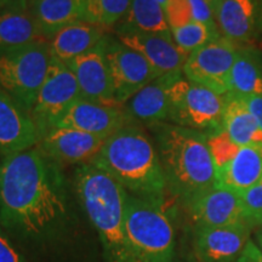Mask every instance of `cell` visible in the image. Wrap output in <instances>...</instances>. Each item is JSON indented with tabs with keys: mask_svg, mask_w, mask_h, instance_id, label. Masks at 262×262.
Wrapping results in <instances>:
<instances>
[{
	"mask_svg": "<svg viewBox=\"0 0 262 262\" xmlns=\"http://www.w3.org/2000/svg\"><path fill=\"white\" fill-rule=\"evenodd\" d=\"M74 222L62 165L38 146L0 159V226L12 239L47 247Z\"/></svg>",
	"mask_w": 262,
	"mask_h": 262,
	"instance_id": "6da1fadb",
	"label": "cell"
},
{
	"mask_svg": "<svg viewBox=\"0 0 262 262\" xmlns=\"http://www.w3.org/2000/svg\"><path fill=\"white\" fill-rule=\"evenodd\" d=\"M93 163L129 194L164 205L165 175L155 142L141 124L131 123L108 137Z\"/></svg>",
	"mask_w": 262,
	"mask_h": 262,
	"instance_id": "7a4b0ae2",
	"label": "cell"
},
{
	"mask_svg": "<svg viewBox=\"0 0 262 262\" xmlns=\"http://www.w3.org/2000/svg\"><path fill=\"white\" fill-rule=\"evenodd\" d=\"M155 139L168 189L185 204L216 185L206 133L171 123L147 125Z\"/></svg>",
	"mask_w": 262,
	"mask_h": 262,
	"instance_id": "3957f363",
	"label": "cell"
},
{
	"mask_svg": "<svg viewBox=\"0 0 262 262\" xmlns=\"http://www.w3.org/2000/svg\"><path fill=\"white\" fill-rule=\"evenodd\" d=\"M74 187L81 208L96 229L106 262H137L124 226L129 193L94 163L78 166Z\"/></svg>",
	"mask_w": 262,
	"mask_h": 262,
	"instance_id": "277c9868",
	"label": "cell"
},
{
	"mask_svg": "<svg viewBox=\"0 0 262 262\" xmlns=\"http://www.w3.org/2000/svg\"><path fill=\"white\" fill-rule=\"evenodd\" d=\"M124 226L137 262H176L175 229L163 204L127 194Z\"/></svg>",
	"mask_w": 262,
	"mask_h": 262,
	"instance_id": "5b68a950",
	"label": "cell"
},
{
	"mask_svg": "<svg viewBox=\"0 0 262 262\" xmlns=\"http://www.w3.org/2000/svg\"><path fill=\"white\" fill-rule=\"evenodd\" d=\"M51 63L49 40L0 49V88L31 112Z\"/></svg>",
	"mask_w": 262,
	"mask_h": 262,
	"instance_id": "8992f818",
	"label": "cell"
},
{
	"mask_svg": "<svg viewBox=\"0 0 262 262\" xmlns=\"http://www.w3.org/2000/svg\"><path fill=\"white\" fill-rule=\"evenodd\" d=\"M225 103V95L180 77L170 89L166 122L202 133H211L222 129Z\"/></svg>",
	"mask_w": 262,
	"mask_h": 262,
	"instance_id": "52a82bcc",
	"label": "cell"
},
{
	"mask_svg": "<svg viewBox=\"0 0 262 262\" xmlns=\"http://www.w3.org/2000/svg\"><path fill=\"white\" fill-rule=\"evenodd\" d=\"M79 98H81L79 86L73 72L68 66L51 58L47 79L29 112L39 141L56 126L61 117Z\"/></svg>",
	"mask_w": 262,
	"mask_h": 262,
	"instance_id": "ba28073f",
	"label": "cell"
},
{
	"mask_svg": "<svg viewBox=\"0 0 262 262\" xmlns=\"http://www.w3.org/2000/svg\"><path fill=\"white\" fill-rule=\"evenodd\" d=\"M106 57L114 100L120 106H125L131 97L158 78L148 61L140 52L123 44L114 33L107 37Z\"/></svg>",
	"mask_w": 262,
	"mask_h": 262,
	"instance_id": "9c48e42d",
	"label": "cell"
},
{
	"mask_svg": "<svg viewBox=\"0 0 262 262\" xmlns=\"http://www.w3.org/2000/svg\"><path fill=\"white\" fill-rule=\"evenodd\" d=\"M237 52V47L226 38L214 39L188 55L182 73L192 83L226 95Z\"/></svg>",
	"mask_w": 262,
	"mask_h": 262,
	"instance_id": "30bf717a",
	"label": "cell"
},
{
	"mask_svg": "<svg viewBox=\"0 0 262 262\" xmlns=\"http://www.w3.org/2000/svg\"><path fill=\"white\" fill-rule=\"evenodd\" d=\"M131 123L135 122L131 119L125 106L104 104L79 98L61 117L56 126L73 127L108 139Z\"/></svg>",
	"mask_w": 262,
	"mask_h": 262,
	"instance_id": "8fae6325",
	"label": "cell"
},
{
	"mask_svg": "<svg viewBox=\"0 0 262 262\" xmlns=\"http://www.w3.org/2000/svg\"><path fill=\"white\" fill-rule=\"evenodd\" d=\"M185 205L194 227L249 225L244 217L241 196L222 186H212Z\"/></svg>",
	"mask_w": 262,
	"mask_h": 262,
	"instance_id": "7c38bea8",
	"label": "cell"
},
{
	"mask_svg": "<svg viewBox=\"0 0 262 262\" xmlns=\"http://www.w3.org/2000/svg\"><path fill=\"white\" fill-rule=\"evenodd\" d=\"M107 37L67 66L77 79L81 98L98 103L118 104L114 100L112 79L106 57Z\"/></svg>",
	"mask_w": 262,
	"mask_h": 262,
	"instance_id": "4fadbf2b",
	"label": "cell"
},
{
	"mask_svg": "<svg viewBox=\"0 0 262 262\" xmlns=\"http://www.w3.org/2000/svg\"><path fill=\"white\" fill-rule=\"evenodd\" d=\"M106 137H101L73 127L56 126L49 131L39 141L38 147L55 162L63 164H83L93 163L101 148Z\"/></svg>",
	"mask_w": 262,
	"mask_h": 262,
	"instance_id": "5bb4252c",
	"label": "cell"
},
{
	"mask_svg": "<svg viewBox=\"0 0 262 262\" xmlns=\"http://www.w3.org/2000/svg\"><path fill=\"white\" fill-rule=\"evenodd\" d=\"M247 224L194 227V251L201 262H237L250 241Z\"/></svg>",
	"mask_w": 262,
	"mask_h": 262,
	"instance_id": "9a60e30c",
	"label": "cell"
},
{
	"mask_svg": "<svg viewBox=\"0 0 262 262\" xmlns=\"http://www.w3.org/2000/svg\"><path fill=\"white\" fill-rule=\"evenodd\" d=\"M123 44L129 47L148 61L158 77L182 72L188 55L173 41L172 35L155 34L143 32H114Z\"/></svg>",
	"mask_w": 262,
	"mask_h": 262,
	"instance_id": "2e32d148",
	"label": "cell"
},
{
	"mask_svg": "<svg viewBox=\"0 0 262 262\" xmlns=\"http://www.w3.org/2000/svg\"><path fill=\"white\" fill-rule=\"evenodd\" d=\"M38 142L31 114L0 88V155L22 152L37 146Z\"/></svg>",
	"mask_w": 262,
	"mask_h": 262,
	"instance_id": "e0dca14e",
	"label": "cell"
},
{
	"mask_svg": "<svg viewBox=\"0 0 262 262\" xmlns=\"http://www.w3.org/2000/svg\"><path fill=\"white\" fill-rule=\"evenodd\" d=\"M212 9L221 37L233 44L256 37L261 17L255 0H216Z\"/></svg>",
	"mask_w": 262,
	"mask_h": 262,
	"instance_id": "ac0fdd59",
	"label": "cell"
},
{
	"mask_svg": "<svg viewBox=\"0 0 262 262\" xmlns=\"http://www.w3.org/2000/svg\"><path fill=\"white\" fill-rule=\"evenodd\" d=\"M182 72L158 77L127 101L125 108L135 123L150 125L168 120L170 89Z\"/></svg>",
	"mask_w": 262,
	"mask_h": 262,
	"instance_id": "d6986e66",
	"label": "cell"
},
{
	"mask_svg": "<svg viewBox=\"0 0 262 262\" xmlns=\"http://www.w3.org/2000/svg\"><path fill=\"white\" fill-rule=\"evenodd\" d=\"M112 31L89 22L79 21L62 28L49 40L51 58L67 66L94 49Z\"/></svg>",
	"mask_w": 262,
	"mask_h": 262,
	"instance_id": "ffe728a7",
	"label": "cell"
},
{
	"mask_svg": "<svg viewBox=\"0 0 262 262\" xmlns=\"http://www.w3.org/2000/svg\"><path fill=\"white\" fill-rule=\"evenodd\" d=\"M84 0H28L27 10L47 40L58 31L83 21Z\"/></svg>",
	"mask_w": 262,
	"mask_h": 262,
	"instance_id": "44dd1931",
	"label": "cell"
},
{
	"mask_svg": "<svg viewBox=\"0 0 262 262\" xmlns=\"http://www.w3.org/2000/svg\"><path fill=\"white\" fill-rule=\"evenodd\" d=\"M262 178V147H242L227 165L216 171V185L238 194Z\"/></svg>",
	"mask_w": 262,
	"mask_h": 262,
	"instance_id": "7402d4cb",
	"label": "cell"
},
{
	"mask_svg": "<svg viewBox=\"0 0 262 262\" xmlns=\"http://www.w3.org/2000/svg\"><path fill=\"white\" fill-rule=\"evenodd\" d=\"M225 100L222 127L229 137L241 147H262V129L243 100L231 93L225 95Z\"/></svg>",
	"mask_w": 262,
	"mask_h": 262,
	"instance_id": "603a6c76",
	"label": "cell"
},
{
	"mask_svg": "<svg viewBox=\"0 0 262 262\" xmlns=\"http://www.w3.org/2000/svg\"><path fill=\"white\" fill-rule=\"evenodd\" d=\"M44 39L28 10L19 6L0 8V49L29 44Z\"/></svg>",
	"mask_w": 262,
	"mask_h": 262,
	"instance_id": "cb8c5ba5",
	"label": "cell"
},
{
	"mask_svg": "<svg viewBox=\"0 0 262 262\" xmlns=\"http://www.w3.org/2000/svg\"><path fill=\"white\" fill-rule=\"evenodd\" d=\"M127 31L171 34L163 6L157 0H131L129 11L114 32Z\"/></svg>",
	"mask_w": 262,
	"mask_h": 262,
	"instance_id": "d4e9b609",
	"label": "cell"
},
{
	"mask_svg": "<svg viewBox=\"0 0 262 262\" xmlns=\"http://www.w3.org/2000/svg\"><path fill=\"white\" fill-rule=\"evenodd\" d=\"M229 93L237 96L262 95V70L257 50L238 49L229 77Z\"/></svg>",
	"mask_w": 262,
	"mask_h": 262,
	"instance_id": "484cf974",
	"label": "cell"
},
{
	"mask_svg": "<svg viewBox=\"0 0 262 262\" xmlns=\"http://www.w3.org/2000/svg\"><path fill=\"white\" fill-rule=\"evenodd\" d=\"M131 0H84L83 21L112 31L130 8Z\"/></svg>",
	"mask_w": 262,
	"mask_h": 262,
	"instance_id": "4316f807",
	"label": "cell"
},
{
	"mask_svg": "<svg viewBox=\"0 0 262 262\" xmlns=\"http://www.w3.org/2000/svg\"><path fill=\"white\" fill-rule=\"evenodd\" d=\"M171 35L175 44L187 55L208 44L209 41L221 37L219 32L196 21H192L191 24L180 28L171 29Z\"/></svg>",
	"mask_w": 262,
	"mask_h": 262,
	"instance_id": "83f0119b",
	"label": "cell"
},
{
	"mask_svg": "<svg viewBox=\"0 0 262 262\" xmlns=\"http://www.w3.org/2000/svg\"><path fill=\"white\" fill-rule=\"evenodd\" d=\"M206 143H208L209 152L211 155L216 171L227 165L242 148L229 137L224 127L206 134Z\"/></svg>",
	"mask_w": 262,
	"mask_h": 262,
	"instance_id": "f1b7e54d",
	"label": "cell"
},
{
	"mask_svg": "<svg viewBox=\"0 0 262 262\" xmlns=\"http://www.w3.org/2000/svg\"><path fill=\"white\" fill-rule=\"evenodd\" d=\"M239 196L249 226L251 228L254 226H262V178Z\"/></svg>",
	"mask_w": 262,
	"mask_h": 262,
	"instance_id": "f546056e",
	"label": "cell"
},
{
	"mask_svg": "<svg viewBox=\"0 0 262 262\" xmlns=\"http://www.w3.org/2000/svg\"><path fill=\"white\" fill-rule=\"evenodd\" d=\"M163 9L170 31L194 21L188 0H168Z\"/></svg>",
	"mask_w": 262,
	"mask_h": 262,
	"instance_id": "4dcf8cb0",
	"label": "cell"
},
{
	"mask_svg": "<svg viewBox=\"0 0 262 262\" xmlns=\"http://www.w3.org/2000/svg\"><path fill=\"white\" fill-rule=\"evenodd\" d=\"M191 5L193 19L196 22H201L210 27L214 31L219 32L214 17V9L208 0H188ZM220 33V32H219Z\"/></svg>",
	"mask_w": 262,
	"mask_h": 262,
	"instance_id": "1f68e13d",
	"label": "cell"
},
{
	"mask_svg": "<svg viewBox=\"0 0 262 262\" xmlns=\"http://www.w3.org/2000/svg\"><path fill=\"white\" fill-rule=\"evenodd\" d=\"M0 262H27L16 247L14 239L0 226Z\"/></svg>",
	"mask_w": 262,
	"mask_h": 262,
	"instance_id": "d6a6232c",
	"label": "cell"
},
{
	"mask_svg": "<svg viewBox=\"0 0 262 262\" xmlns=\"http://www.w3.org/2000/svg\"><path fill=\"white\" fill-rule=\"evenodd\" d=\"M237 96V95H235ZM243 100L249 112L253 114L258 126L262 129V95H250V96H239Z\"/></svg>",
	"mask_w": 262,
	"mask_h": 262,
	"instance_id": "836d02e7",
	"label": "cell"
},
{
	"mask_svg": "<svg viewBox=\"0 0 262 262\" xmlns=\"http://www.w3.org/2000/svg\"><path fill=\"white\" fill-rule=\"evenodd\" d=\"M243 255H245L251 262H262V253L253 241H249L248 244L245 245Z\"/></svg>",
	"mask_w": 262,
	"mask_h": 262,
	"instance_id": "e575fe53",
	"label": "cell"
},
{
	"mask_svg": "<svg viewBox=\"0 0 262 262\" xmlns=\"http://www.w3.org/2000/svg\"><path fill=\"white\" fill-rule=\"evenodd\" d=\"M255 244L257 245V248L262 253V226H258L256 232H255Z\"/></svg>",
	"mask_w": 262,
	"mask_h": 262,
	"instance_id": "d590c367",
	"label": "cell"
},
{
	"mask_svg": "<svg viewBox=\"0 0 262 262\" xmlns=\"http://www.w3.org/2000/svg\"><path fill=\"white\" fill-rule=\"evenodd\" d=\"M11 2L14 3L15 5L21 6V8H24V9H27V2H28V0H11Z\"/></svg>",
	"mask_w": 262,
	"mask_h": 262,
	"instance_id": "8d00e7d4",
	"label": "cell"
},
{
	"mask_svg": "<svg viewBox=\"0 0 262 262\" xmlns=\"http://www.w3.org/2000/svg\"><path fill=\"white\" fill-rule=\"evenodd\" d=\"M3 6H17V5H15L11 0H0V8H3ZM19 8H21V6H19Z\"/></svg>",
	"mask_w": 262,
	"mask_h": 262,
	"instance_id": "74e56055",
	"label": "cell"
},
{
	"mask_svg": "<svg viewBox=\"0 0 262 262\" xmlns=\"http://www.w3.org/2000/svg\"><path fill=\"white\" fill-rule=\"evenodd\" d=\"M237 262H251V261H250V260H249V258H248L247 256H245V255H243V254H242V256H241V257H239V260H238Z\"/></svg>",
	"mask_w": 262,
	"mask_h": 262,
	"instance_id": "f35d334b",
	"label": "cell"
},
{
	"mask_svg": "<svg viewBox=\"0 0 262 262\" xmlns=\"http://www.w3.org/2000/svg\"><path fill=\"white\" fill-rule=\"evenodd\" d=\"M257 56H258V61H260L261 70H262V51H257Z\"/></svg>",
	"mask_w": 262,
	"mask_h": 262,
	"instance_id": "ab89813d",
	"label": "cell"
},
{
	"mask_svg": "<svg viewBox=\"0 0 262 262\" xmlns=\"http://www.w3.org/2000/svg\"><path fill=\"white\" fill-rule=\"evenodd\" d=\"M157 2H158V3H159V4H160V5H162V6H163V8H164V5H165V4H166V2H168V0H157Z\"/></svg>",
	"mask_w": 262,
	"mask_h": 262,
	"instance_id": "60d3db41",
	"label": "cell"
},
{
	"mask_svg": "<svg viewBox=\"0 0 262 262\" xmlns=\"http://www.w3.org/2000/svg\"><path fill=\"white\" fill-rule=\"evenodd\" d=\"M208 2L210 3V4H211L212 6H214V4H215V3H216V0H208Z\"/></svg>",
	"mask_w": 262,
	"mask_h": 262,
	"instance_id": "b9f144b4",
	"label": "cell"
},
{
	"mask_svg": "<svg viewBox=\"0 0 262 262\" xmlns=\"http://www.w3.org/2000/svg\"><path fill=\"white\" fill-rule=\"evenodd\" d=\"M261 2H262V0H261Z\"/></svg>",
	"mask_w": 262,
	"mask_h": 262,
	"instance_id": "7bdbcfd3",
	"label": "cell"
}]
</instances>
